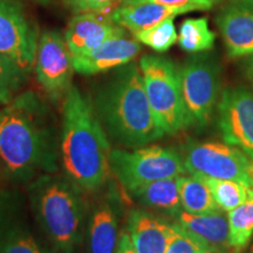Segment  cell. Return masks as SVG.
Wrapping results in <instances>:
<instances>
[{
	"instance_id": "obj_8",
	"label": "cell",
	"mask_w": 253,
	"mask_h": 253,
	"mask_svg": "<svg viewBox=\"0 0 253 253\" xmlns=\"http://www.w3.org/2000/svg\"><path fill=\"white\" fill-rule=\"evenodd\" d=\"M183 161L191 175L236 181L253 188V160L233 145L190 141Z\"/></svg>"
},
{
	"instance_id": "obj_28",
	"label": "cell",
	"mask_w": 253,
	"mask_h": 253,
	"mask_svg": "<svg viewBox=\"0 0 253 253\" xmlns=\"http://www.w3.org/2000/svg\"><path fill=\"white\" fill-rule=\"evenodd\" d=\"M148 1L182 8L188 13V12L192 11H205V9H211L213 6L217 5L220 0H125V2H129V4Z\"/></svg>"
},
{
	"instance_id": "obj_3",
	"label": "cell",
	"mask_w": 253,
	"mask_h": 253,
	"mask_svg": "<svg viewBox=\"0 0 253 253\" xmlns=\"http://www.w3.org/2000/svg\"><path fill=\"white\" fill-rule=\"evenodd\" d=\"M91 103L109 141L114 143L135 149L163 137L164 132L155 121L141 69L136 63L118 67L97 90Z\"/></svg>"
},
{
	"instance_id": "obj_25",
	"label": "cell",
	"mask_w": 253,
	"mask_h": 253,
	"mask_svg": "<svg viewBox=\"0 0 253 253\" xmlns=\"http://www.w3.org/2000/svg\"><path fill=\"white\" fill-rule=\"evenodd\" d=\"M27 72L13 59L0 53V103H11L26 81Z\"/></svg>"
},
{
	"instance_id": "obj_15",
	"label": "cell",
	"mask_w": 253,
	"mask_h": 253,
	"mask_svg": "<svg viewBox=\"0 0 253 253\" xmlns=\"http://www.w3.org/2000/svg\"><path fill=\"white\" fill-rule=\"evenodd\" d=\"M126 231L137 253H164L175 233V226L150 211L136 208L126 216Z\"/></svg>"
},
{
	"instance_id": "obj_1",
	"label": "cell",
	"mask_w": 253,
	"mask_h": 253,
	"mask_svg": "<svg viewBox=\"0 0 253 253\" xmlns=\"http://www.w3.org/2000/svg\"><path fill=\"white\" fill-rule=\"evenodd\" d=\"M60 167V122L32 91L0 110V168L9 183L27 185Z\"/></svg>"
},
{
	"instance_id": "obj_14",
	"label": "cell",
	"mask_w": 253,
	"mask_h": 253,
	"mask_svg": "<svg viewBox=\"0 0 253 253\" xmlns=\"http://www.w3.org/2000/svg\"><path fill=\"white\" fill-rule=\"evenodd\" d=\"M125 37V31L103 12H82L69 21L65 40L72 56L84 54L110 39Z\"/></svg>"
},
{
	"instance_id": "obj_27",
	"label": "cell",
	"mask_w": 253,
	"mask_h": 253,
	"mask_svg": "<svg viewBox=\"0 0 253 253\" xmlns=\"http://www.w3.org/2000/svg\"><path fill=\"white\" fill-rule=\"evenodd\" d=\"M173 226H175V233L164 253H204L203 246L181 227L177 226L175 221Z\"/></svg>"
},
{
	"instance_id": "obj_12",
	"label": "cell",
	"mask_w": 253,
	"mask_h": 253,
	"mask_svg": "<svg viewBox=\"0 0 253 253\" xmlns=\"http://www.w3.org/2000/svg\"><path fill=\"white\" fill-rule=\"evenodd\" d=\"M38 31L17 0H0V53L27 73L34 66Z\"/></svg>"
},
{
	"instance_id": "obj_19",
	"label": "cell",
	"mask_w": 253,
	"mask_h": 253,
	"mask_svg": "<svg viewBox=\"0 0 253 253\" xmlns=\"http://www.w3.org/2000/svg\"><path fill=\"white\" fill-rule=\"evenodd\" d=\"M184 13H186L184 9L157 2H125L114 9L110 18L119 26L128 28L132 33H136L162 23L168 18H175L176 15Z\"/></svg>"
},
{
	"instance_id": "obj_17",
	"label": "cell",
	"mask_w": 253,
	"mask_h": 253,
	"mask_svg": "<svg viewBox=\"0 0 253 253\" xmlns=\"http://www.w3.org/2000/svg\"><path fill=\"white\" fill-rule=\"evenodd\" d=\"M223 212L194 214L182 210L175 223L208 251L232 253L229 245V221Z\"/></svg>"
},
{
	"instance_id": "obj_5",
	"label": "cell",
	"mask_w": 253,
	"mask_h": 253,
	"mask_svg": "<svg viewBox=\"0 0 253 253\" xmlns=\"http://www.w3.org/2000/svg\"><path fill=\"white\" fill-rule=\"evenodd\" d=\"M140 69L150 109L164 134L175 135L194 126L183 100L179 68L175 63L164 56L144 55Z\"/></svg>"
},
{
	"instance_id": "obj_9",
	"label": "cell",
	"mask_w": 253,
	"mask_h": 253,
	"mask_svg": "<svg viewBox=\"0 0 253 253\" xmlns=\"http://www.w3.org/2000/svg\"><path fill=\"white\" fill-rule=\"evenodd\" d=\"M0 253H50L32 219L27 197L18 190L0 191Z\"/></svg>"
},
{
	"instance_id": "obj_11",
	"label": "cell",
	"mask_w": 253,
	"mask_h": 253,
	"mask_svg": "<svg viewBox=\"0 0 253 253\" xmlns=\"http://www.w3.org/2000/svg\"><path fill=\"white\" fill-rule=\"evenodd\" d=\"M218 128L227 144L239 148L253 160V93L244 87L221 91L217 106Z\"/></svg>"
},
{
	"instance_id": "obj_10",
	"label": "cell",
	"mask_w": 253,
	"mask_h": 253,
	"mask_svg": "<svg viewBox=\"0 0 253 253\" xmlns=\"http://www.w3.org/2000/svg\"><path fill=\"white\" fill-rule=\"evenodd\" d=\"M37 80L53 102L65 100L72 87L73 59L59 32L47 31L38 41L34 60Z\"/></svg>"
},
{
	"instance_id": "obj_32",
	"label": "cell",
	"mask_w": 253,
	"mask_h": 253,
	"mask_svg": "<svg viewBox=\"0 0 253 253\" xmlns=\"http://www.w3.org/2000/svg\"><path fill=\"white\" fill-rule=\"evenodd\" d=\"M239 1L242 2L246 8H250L251 11H253V0H239Z\"/></svg>"
},
{
	"instance_id": "obj_7",
	"label": "cell",
	"mask_w": 253,
	"mask_h": 253,
	"mask_svg": "<svg viewBox=\"0 0 253 253\" xmlns=\"http://www.w3.org/2000/svg\"><path fill=\"white\" fill-rule=\"evenodd\" d=\"M183 100L194 126L211 122L220 94V67L212 55L189 58L179 68Z\"/></svg>"
},
{
	"instance_id": "obj_22",
	"label": "cell",
	"mask_w": 253,
	"mask_h": 253,
	"mask_svg": "<svg viewBox=\"0 0 253 253\" xmlns=\"http://www.w3.org/2000/svg\"><path fill=\"white\" fill-rule=\"evenodd\" d=\"M229 245L232 253H242L253 236V188L244 203L229 211Z\"/></svg>"
},
{
	"instance_id": "obj_24",
	"label": "cell",
	"mask_w": 253,
	"mask_h": 253,
	"mask_svg": "<svg viewBox=\"0 0 253 253\" xmlns=\"http://www.w3.org/2000/svg\"><path fill=\"white\" fill-rule=\"evenodd\" d=\"M201 177L210 189L212 197L216 202L218 208L221 211H231L244 203L249 198L251 186L244 183L236 181H227V179H218L203 175H197Z\"/></svg>"
},
{
	"instance_id": "obj_23",
	"label": "cell",
	"mask_w": 253,
	"mask_h": 253,
	"mask_svg": "<svg viewBox=\"0 0 253 253\" xmlns=\"http://www.w3.org/2000/svg\"><path fill=\"white\" fill-rule=\"evenodd\" d=\"M216 34L210 30L207 18L185 19L181 25L178 43L188 53H201L211 49Z\"/></svg>"
},
{
	"instance_id": "obj_29",
	"label": "cell",
	"mask_w": 253,
	"mask_h": 253,
	"mask_svg": "<svg viewBox=\"0 0 253 253\" xmlns=\"http://www.w3.org/2000/svg\"><path fill=\"white\" fill-rule=\"evenodd\" d=\"M69 4L77 12H103L116 2L125 0H68Z\"/></svg>"
},
{
	"instance_id": "obj_30",
	"label": "cell",
	"mask_w": 253,
	"mask_h": 253,
	"mask_svg": "<svg viewBox=\"0 0 253 253\" xmlns=\"http://www.w3.org/2000/svg\"><path fill=\"white\" fill-rule=\"evenodd\" d=\"M115 253H137L134 244H132L130 236H129V233L126 230L121 231L118 249H116Z\"/></svg>"
},
{
	"instance_id": "obj_31",
	"label": "cell",
	"mask_w": 253,
	"mask_h": 253,
	"mask_svg": "<svg viewBox=\"0 0 253 253\" xmlns=\"http://www.w3.org/2000/svg\"><path fill=\"white\" fill-rule=\"evenodd\" d=\"M245 73H246V77L249 79V81L251 82V84L253 86V54L250 56L248 61H246Z\"/></svg>"
},
{
	"instance_id": "obj_18",
	"label": "cell",
	"mask_w": 253,
	"mask_h": 253,
	"mask_svg": "<svg viewBox=\"0 0 253 253\" xmlns=\"http://www.w3.org/2000/svg\"><path fill=\"white\" fill-rule=\"evenodd\" d=\"M217 25L230 56L253 54V11L230 6L217 18Z\"/></svg>"
},
{
	"instance_id": "obj_6",
	"label": "cell",
	"mask_w": 253,
	"mask_h": 253,
	"mask_svg": "<svg viewBox=\"0 0 253 253\" xmlns=\"http://www.w3.org/2000/svg\"><path fill=\"white\" fill-rule=\"evenodd\" d=\"M109 168L110 173L128 192L147 183L188 172L177 150L162 145H144L134 150L113 149Z\"/></svg>"
},
{
	"instance_id": "obj_33",
	"label": "cell",
	"mask_w": 253,
	"mask_h": 253,
	"mask_svg": "<svg viewBox=\"0 0 253 253\" xmlns=\"http://www.w3.org/2000/svg\"><path fill=\"white\" fill-rule=\"evenodd\" d=\"M250 253H253V246H252V249H251V251H250Z\"/></svg>"
},
{
	"instance_id": "obj_21",
	"label": "cell",
	"mask_w": 253,
	"mask_h": 253,
	"mask_svg": "<svg viewBox=\"0 0 253 253\" xmlns=\"http://www.w3.org/2000/svg\"><path fill=\"white\" fill-rule=\"evenodd\" d=\"M178 190L182 210L194 214L221 211L203 179L197 175L178 176Z\"/></svg>"
},
{
	"instance_id": "obj_4",
	"label": "cell",
	"mask_w": 253,
	"mask_h": 253,
	"mask_svg": "<svg viewBox=\"0 0 253 253\" xmlns=\"http://www.w3.org/2000/svg\"><path fill=\"white\" fill-rule=\"evenodd\" d=\"M26 186L32 219L48 251L80 252L89 210L86 192L56 172L37 177Z\"/></svg>"
},
{
	"instance_id": "obj_13",
	"label": "cell",
	"mask_w": 253,
	"mask_h": 253,
	"mask_svg": "<svg viewBox=\"0 0 253 253\" xmlns=\"http://www.w3.org/2000/svg\"><path fill=\"white\" fill-rule=\"evenodd\" d=\"M115 191L97 198L88 210L84 244L86 253H115L120 239L119 213Z\"/></svg>"
},
{
	"instance_id": "obj_2",
	"label": "cell",
	"mask_w": 253,
	"mask_h": 253,
	"mask_svg": "<svg viewBox=\"0 0 253 253\" xmlns=\"http://www.w3.org/2000/svg\"><path fill=\"white\" fill-rule=\"evenodd\" d=\"M110 141L93 103L72 86L62 103L60 166L63 175L86 194L102 190L110 175Z\"/></svg>"
},
{
	"instance_id": "obj_16",
	"label": "cell",
	"mask_w": 253,
	"mask_h": 253,
	"mask_svg": "<svg viewBox=\"0 0 253 253\" xmlns=\"http://www.w3.org/2000/svg\"><path fill=\"white\" fill-rule=\"evenodd\" d=\"M141 52L138 41L119 37L110 39L84 54L74 55L73 67L82 75H95L131 62Z\"/></svg>"
},
{
	"instance_id": "obj_20",
	"label": "cell",
	"mask_w": 253,
	"mask_h": 253,
	"mask_svg": "<svg viewBox=\"0 0 253 253\" xmlns=\"http://www.w3.org/2000/svg\"><path fill=\"white\" fill-rule=\"evenodd\" d=\"M142 207L160 211L173 219L182 211L178 176L158 179L129 192Z\"/></svg>"
},
{
	"instance_id": "obj_26",
	"label": "cell",
	"mask_w": 253,
	"mask_h": 253,
	"mask_svg": "<svg viewBox=\"0 0 253 253\" xmlns=\"http://www.w3.org/2000/svg\"><path fill=\"white\" fill-rule=\"evenodd\" d=\"M173 19L175 18H168L162 23L155 25L153 27L136 32V33H134L135 40L150 47L155 52H167L178 40Z\"/></svg>"
}]
</instances>
